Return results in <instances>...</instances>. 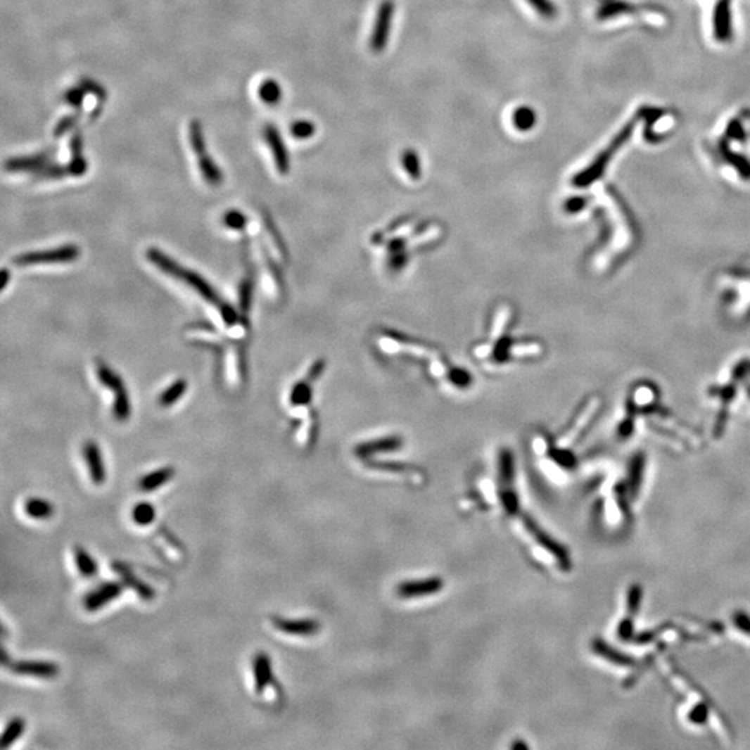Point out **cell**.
<instances>
[{
	"mask_svg": "<svg viewBox=\"0 0 750 750\" xmlns=\"http://www.w3.org/2000/svg\"><path fill=\"white\" fill-rule=\"evenodd\" d=\"M146 258L153 266H156L159 269H161L164 274L185 282L188 286H191L193 291H196L205 300H208L209 303L215 305V307L218 309L222 320L227 325H235L238 322L239 316H238L236 310L228 302H225L224 299H221L218 296L215 288L202 275H199L198 272H195L192 269L182 267L181 265L174 262L170 256L164 255L161 250L156 249V248H149L148 252H146Z\"/></svg>",
	"mask_w": 750,
	"mask_h": 750,
	"instance_id": "cell-1",
	"label": "cell"
},
{
	"mask_svg": "<svg viewBox=\"0 0 750 750\" xmlns=\"http://www.w3.org/2000/svg\"><path fill=\"white\" fill-rule=\"evenodd\" d=\"M95 366H96V375L99 381L115 393L114 405H113V414L115 420L120 423L128 421L131 417V403H129V398H128V392L125 389L124 381L114 370H111L103 360H96Z\"/></svg>",
	"mask_w": 750,
	"mask_h": 750,
	"instance_id": "cell-2",
	"label": "cell"
},
{
	"mask_svg": "<svg viewBox=\"0 0 750 750\" xmlns=\"http://www.w3.org/2000/svg\"><path fill=\"white\" fill-rule=\"evenodd\" d=\"M81 256L80 246L74 243L61 245L58 248L42 250V252H28L18 255L13 259V263L18 267L28 266H42V265H65L72 263Z\"/></svg>",
	"mask_w": 750,
	"mask_h": 750,
	"instance_id": "cell-3",
	"label": "cell"
},
{
	"mask_svg": "<svg viewBox=\"0 0 750 750\" xmlns=\"http://www.w3.org/2000/svg\"><path fill=\"white\" fill-rule=\"evenodd\" d=\"M637 122H638V120H631V121H630V122H628V124H627V125H625V127H624V128H623V129L614 136V139H613L611 144L604 149V152H602V153L596 158L595 163H593L590 167H588L585 171H583L580 175H577V177L574 178V184H576V185H581V186H583V185H588L590 181H593L595 178H597L599 175H602L604 167L607 165V163L611 159V156L616 153V151H617L620 146H623V145L630 139V136L633 135V132H634V129H635Z\"/></svg>",
	"mask_w": 750,
	"mask_h": 750,
	"instance_id": "cell-4",
	"label": "cell"
},
{
	"mask_svg": "<svg viewBox=\"0 0 750 750\" xmlns=\"http://www.w3.org/2000/svg\"><path fill=\"white\" fill-rule=\"evenodd\" d=\"M396 4L393 0H382L376 8L374 25L370 37V48L374 53H382L389 42Z\"/></svg>",
	"mask_w": 750,
	"mask_h": 750,
	"instance_id": "cell-5",
	"label": "cell"
},
{
	"mask_svg": "<svg viewBox=\"0 0 750 750\" xmlns=\"http://www.w3.org/2000/svg\"><path fill=\"white\" fill-rule=\"evenodd\" d=\"M124 587H125L124 583H117V581H108V583L101 584L99 587H96L95 590L85 595L84 597L85 610L91 613L102 610L110 602H114L115 599L121 596Z\"/></svg>",
	"mask_w": 750,
	"mask_h": 750,
	"instance_id": "cell-6",
	"label": "cell"
},
{
	"mask_svg": "<svg viewBox=\"0 0 750 750\" xmlns=\"http://www.w3.org/2000/svg\"><path fill=\"white\" fill-rule=\"evenodd\" d=\"M7 667L17 675L32 677L39 680H53L60 671V667L57 664L42 660H21L10 663Z\"/></svg>",
	"mask_w": 750,
	"mask_h": 750,
	"instance_id": "cell-7",
	"label": "cell"
},
{
	"mask_svg": "<svg viewBox=\"0 0 750 750\" xmlns=\"http://www.w3.org/2000/svg\"><path fill=\"white\" fill-rule=\"evenodd\" d=\"M252 673H253V681H255V692L262 695L268 687L275 685L279 689V685L275 681L274 671H272V663L267 653L260 652L255 654L252 660Z\"/></svg>",
	"mask_w": 750,
	"mask_h": 750,
	"instance_id": "cell-8",
	"label": "cell"
},
{
	"mask_svg": "<svg viewBox=\"0 0 750 750\" xmlns=\"http://www.w3.org/2000/svg\"><path fill=\"white\" fill-rule=\"evenodd\" d=\"M82 455L92 483L95 485H103L106 481V467L98 443L94 440H87L82 447Z\"/></svg>",
	"mask_w": 750,
	"mask_h": 750,
	"instance_id": "cell-9",
	"label": "cell"
},
{
	"mask_svg": "<svg viewBox=\"0 0 750 750\" xmlns=\"http://www.w3.org/2000/svg\"><path fill=\"white\" fill-rule=\"evenodd\" d=\"M443 588V581L440 578L432 577L419 581H409L398 585L396 593L402 599H419L438 593Z\"/></svg>",
	"mask_w": 750,
	"mask_h": 750,
	"instance_id": "cell-10",
	"label": "cell"
},
{
	"mask_svg": "<svg viewBox=\"0 0 750 750\" xmlns=\"http://www.w3.org/2000/svg\"><path fill=\"white\" fill-rule=\"evenodd\" d=\"M271 621L278 631L292 637H313L320 631V624L316 620H286L281 617H272Z\"/></svg>",
	"mask_w": 750,
	"mask_h": 750,
	"instance_id": "cell-11",
	"label": "cell"
},
{
	"mask_svg": "<svg viewBox=\"0 0 750 750\" xmlns=\"http://www.w3.org/2000/svg\"><path fill=\"white\" fill-rule=\"evenodd\" d=\"M192 144H193L195 153L198 155L199 165H201V170H202V174H203L205 179L210 185H215V186L220 185L221 181H222V174L218 170V167L213 163V160L208 156L206 149H205V144L202 141V136L199 138V131H198V136H193Z\"/></svg>",
	"mask_w": 750,
	"mask_h": 750,
	"instance_id": "cell-12",
	"label": "cell"
},
{
	"mask_svg": "<svg viewBox=\"0 0 750 750\" xmlns=\"http://www.w3.org/2000/svg\"><path fill=\"white\" fill-rule=\"evenodd\" d=\"M714 37L718 42H728L732 37L730 0H718L714 10Z\"/></svg>",
	"mask_w": 750,
	"mask_h": 750,
	"instance_id": "cell-13",
	"label": "cell"
},
{
	"mask_svg": "<svg viewBox=\"0 0 750 750\" xmlns=\"http://www.w3.org/2000/svg\"><path fill=\"white\" fill-rule=\"evenodd\" d=\"M113 568L115 570V573L121 577L122 583L125 587H129L131 590H135L136 595L142 599V600H153L155 599V590L152 587H149L146 583H144L142 580H139L125 564L122 563H114L113 564Z\"/></svg>",
	"mask_w": 750,
	"mask_h": 750,
	"instance_id": "cell-14",
	"label": "cell"
},
{
	"mask_svg": "<svg viewBox=\"0 0 750 750\" xmlns=\"http://www.w3.org/2000/svg\"><path fill=\"white\" fill-rule=\"evenodd\" d=\"M266 139H267L268 145L272 151V156H274V160L277 164V168L279 170L281 174H286L289 171V156H288V152H286V148L282 142V138L279 135V132L275 129V127L269 125L267 129H266Z\"/></svg>",
	"mask_w": 750,
	"mask_h": 750,
	"instance_id": "cell-15",
	"label": "cell"
},
{
	"mask_svg": "<svg viewBox=\"0 0 750 750\" xmlns=\"http://www.w3.org/2000/svg\"><path fill=\"white\" fill-rule=\"evenodd\" d=\"M175 476V469L171 466H165L158 469L146 476H144L139 480V489L142 492H153L160 489L165 483H170Z\"/></svg>",
	"mask_w": 750,
	"mask_h": 750,
	"instance_id": "cell-16",
	"label": "cell"
},
{
	"mask_svg": "<svg viewBox=\"0 0 750 750\" xmlns=\"http://www.w3.org/2000/svg\"><path fill=\"white\" fill-rule=\"evenodd\" d=\"M24 511L30 519L34 520H49L54 513L53 504L41 497H30L24 503Z\"/></svg>",
	"mask_w": 750,
	"mask_h": 750,
	"instance_id": "cell-17",
	"label": "cell"
},
{
	"mask_svg": "<svg viewBox=\"0 0 750 750\" xmlns=\"http://www.w3.org/2000/svg\"><path fill=\"white\" fill-rule=\"evenodd\" d=\"M25 732V720L21 718V717H14L11 718L3 734H1V738H0V749L6 750L8 749L11 745H14L17 742V739Z\"/></svg>",
	"mask_w": 750,
	"mask_h": 750,
	"instance_id": "cell-18",
	"label": "cell"
},
{
	"mask_svg": "<svg viewBox=\"0 0 750 750\" xmlns=\"http://www.w3.org/2000/svg\"><path fill=\"white\" fill-rule=\"evenodd\" d=\"M74 561H75V566L78 568V571L84 576V577H95L96 573H98V563L96 560L91 556V553H88L84 547L81 546H75L74 547Z\"/></svg>",
	"mask_w": 750,
	"mask_h": 750,
	"instance_id": "cell-19",
	"label": "cell"
},
{
	"mask_svg": "<svg viewBox=\"0 0 750 750\" xmlns=\"http://www.w3.org/2000/svg\"><path fill=\"white\" fill-rule=\"evenodd\" d=\"M511 121L517 131L528 132L535 127L536 111L530 106H520L513 111Z\"/></svg>",
	"mask_w": 750,
	"mask_h": 750,
	"instance_id": "cell-20",
	"label": "cell"
},
{
	"mask_svg": "<svg viewBox=\"0 0 750 750\" xmlns=\"http://www.w3.org/2000/svg\"><path fill=\"white\" fill-rule=\"evenodd\" d=\"M131 517L136 526L148 527L156 520V509L149 502H139L134 506Z\"/></svg>",
	"mask_w": 750,
	"mask_h": 750,
	"instance_id": "cell-21",
	"label": "cell"
},
{
	"mask_svg": "<svg viewBox=\"0 0 750 750\" xmlns=\"http://www.w3.org/2000/svg\"><path fill=\"white\" fill-rule=\"evenodd\" d=\"M188 388V383L185 379H177L174 381L167 389H164L161 392L160 398H159V405L161 407H170L172 406L177 400H179L182 398V395L185 393Z\"/></svg>",
	"mask_w": 750,
	"mask_h": 750,
	"instance_id": "cell-22",
	"label": "cell"
},
{
	"mask_svg": "<svg viewBox=\"0 0 750 750\" xmlns=\"http://www.w3.org/2000/svg\"><path fill=\"white\" fill-rule=\"evenodd\" d=\"M253 289H255V279H253V274L249 272V275L241 282V286H239V307L242 313L245 314H248V312L250 310L252 299H253Z\"/></svg>",
	"mask_w": 750,
	"mask_h": 750,
	"instance_id": "cell-23",
	"label": "cell"
},
{
	"mask_svg": "<svg viewBox=\"0 0 750 750\" xmlns=\"http://www.w3.org/2000/svg\"><path fill=\"white\" fill-rule=\"evenodd\" d=\"M400 159H402V165L406 170V172L409 174V177H412L413 179H419L421 177L420 158H419V155H417V152L414 149H406L402 153Z\"/></svg>",
	"mask_w": 750,
	"mask_h": 750,
	"instance_id": "cell-24",
	"label": "cell"
},
{
	"mask_svg": "<svg viewBox=\"0 0 750 750\" xmlns=\"http://www.w3.org/2000/svg\"><path fill=\"white\" fill-rule=\"evenodd\" d=\"M312 399V388L307 381L298 382L291 392V403L295 406H302L309 403Z\"/></svg>",
	"mask_w": 750,
	"mask_h": 750,
	"instance_id": "cell-25",
	"label": "cell"
},
{
	"mask_svg": "<svg viewBox=\"0 0 750 750\" xmlns=\"http://www.w3.org/2000/svg\"><path fill=\"white\" fill-rule=\"evenodd\" d=\"M259 94H260V98L266 103H269V105H274V103L279 102V99H281V88L272 80H268V81L263 82V85L260 87Z\"/></svg>",
	"mask_w": 750,
	"mask_h": 750,
	"instance_id": "cell-26",
	"label": "cell"
},
{
	"mask_svg": "<svg viewBox=\"0 0 750 750\" xmlns=\"http://www.w3.org/2000/svg\"><path fill=\"white\" fill-rule=\"evenodd\" d=\"M527 3L535 10L536 13L546 20H552L557 15V7L552 0H527Z\"/></svg>",
	"mask_w": 750,
	"mask_h": 750,
	"instance_id": "cell-27",
	"label": "cell"
},
{
	"mask_svg": "<svg viewBox=\"0 0 750 750\" xmlns=\"http://www.w3.org/2000/svg\"><path fill=\"white\" fill-rule=\"evenodd\" d=\"M246 215H242L241 212L238 210H229L224 215V224L229 228V229H235V231H242L245 227H246Z\"/></svg>",
	"mask_w": 750,
	"mask_h": 750,
	"instance_id": "cell-28",
	"label": "cell"
},
{
	"mask_svg": "<svg viewBox=\"0 0 750 750\" xmlns=\"http://www.w3.org/2000/svg\"><path fill=\"white\" fill-rule=\"evenodd\" d=\"M314 131H316L314 124L310 122V121H306V120L296 121L292 125V134L298 139H307L309 136H312L314 134Z\"/></svg>",
	"mask_w": 750,
	"mask_h": 750,
	"instance_id": "cell-29",
	"label": "cell"
},
{
	"mask_svg": "<svg viewBox=\"0 0 750 750\" xmlns=\"http://www.w3.org/2000/svg\"><path fill=\"white\" fill-rule=\"evenodd\" d=\"M734 623L737 628L745 635H750V616L745 611H738L734 616Z\"/></svg>",
	"mask_w": 750,
	"mask_h": 750,
	"instance_id": "cell-30",
	"label": "cell"
},
{
	"mask_svg": "<svg viewBox=\"0 0 750 750\" xmlns=\"http://www.w3.org/2000/svg\"><path fill=\"white\" fill-rule=\"evenodd\" d=\"M8 279H10V272H8V269L4 268V269L1 271V282H0V284H1V289H4V288L7 286Z\"/></svg>",
	"mask_w": 750,
	"mask_h": 750,
	"instance_id": "cell-31",
	"label": "cell"
}]
</instances>
